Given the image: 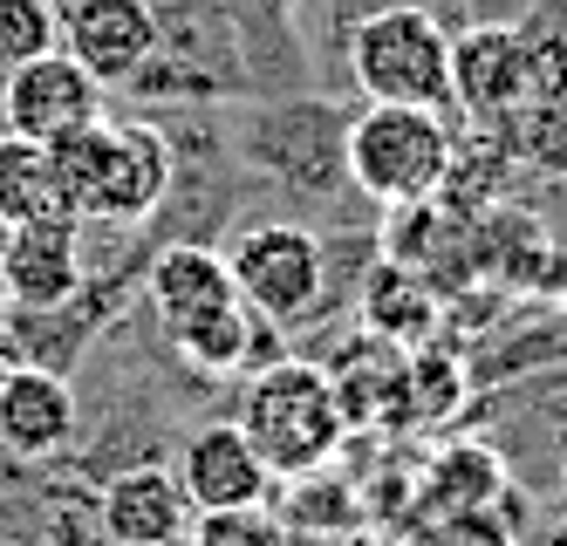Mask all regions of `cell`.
<instances>
[{"label":"cell","instance_id":"8fae6325","mask_svg":"<svg viewBox=\"0 0 567 546\" xmlns=\"http://www.w3.org/2000/svg\"><path fill=\"white\" fill-rule=\"evenodd\" d=\"M75 424H83V410H75V390L55 369L14 362L0 375V451L8 457H21V465L55 457V451L75 444Z\"/></svg>","mask_w":567,"mask_h":546},{"label":"cell","instance_id":"6da1fadb","mask_svg":"<svg viewBox=\"0 0 567 546\" xmlns=\"http://www.w3.org/2000/svg\"><path fill=\"white\" fill-rule=\"evenodd\" d=\"M233 424L247 431V444L267 457L274 478H315L349 444L329 362H308V356H274L267 369H254Z\"/></svg>","mask_w":567,"mask_h":546},{"label":"cell","instance_id":"e0dca14e","mask_svg":"<svg viewBox=\"0 0 567 546\" xmlns=\"http://www.w3.org/2000/svg\"><path fill=\"white\" fill-rule=\"evenodd\" d=\"M513 151L534 164V172L567 178V90H554V96H526V103H519Z\"/></svg>","mask_w":567,"mask_h":546},{"label":"cell","instance_id":"484cf974","mask_svg":"<svg viewBox=\"0 0 567 546\" xmlns=\"http://www.w3.org/2000/svg\"><path fill=\"white\" fill-rule=\"evenodd\" d=\"M96 546H124V539H96Z\"/></svg>","mask_w":567,"mask_h":546},{"label":"cell","instance_id":"9c48e42d","mask_svg":"<svg viewBox=\"0 0 567 546\" xmlns=\"http://www.w3.org/2000/svg\"><path fill=\"white\" fill-rule=\"evenodd\" d=\"M62 49L83 62L103 90L144 75L157 55V8L151 0H69L62 8Z\"/></svg>","mask_w":567,"mask_h":546},{"label":"cell","instance_id":"603a6c76","mask_svg":"<svg viewBox=\"0 0 567 546\" xmlns=\"http://www.w3.org/2000/svg\"><path fill=\"white\" fill-rule=\"evenodd\" d=\"M560 485H567V444H560Z\"/></svg>","mask_w":567,"mask_h":546},{"label":"cell","instance_id":"d4e9b609","mask_svg":"<svg viewBox=\"0 0 567 546\" xmlns=\"http://www.w3.org/2000/svg\"><path fill=\"white\" fill-rule=\"evenodd\" d=\"M8 369H14V362H8V356H0V375H8Z\"/></svg>","mask_w":567,"mask_h":546},{"label":"cell","instance_id":"277c9868","mask_svg":"<svg viewBox=\"0 0 567 546\" xmlns=\"http://www.w3.org/2000/svg\"><path fill=\"white\" fill-rule=\"evenodd\" d=\"M349 75L370 103L452 110V28L431 8H377L349 28Z\"/></svg>","mask_w":567,"mask_h":546},{"label":"cell","instance_id":"d6986e66","mask_svg":"<svg viewBox=\"0 0 567 546\" xmlns=\"http://www.w3.org/2000/svg\"><path fill=\"white\" fill-rule=\"evenodd\" d=\"M192 546H295V533L267 506H247V513H198Z\"/></svg>","mask_w":567,"mask_h":546},{"label":"cell","instance_id":"7a4b0ae2","mask_svg":"<svg viewBox=\"0 0 567 546\" xmlns=\"http://www.w3.org/2000/svg\"><path fill=\"white\" fill-rule=\"evenodd\" d=\"M62 157V185H69V205L75 219H103V226H144L172 192V164L178 151L165 144V131L144 116L131 123H90L55 144Z\"/></svg>","mask_w":567,"mask_h":546},{"label":"cell","instance_id":"8992f818","mask_svg":"<svg viewBox=\"0 0 567 546\" xmlns=\"http://www.w3.org/2000/svg\"><path fill=\"white\" fill-rule=\"evenodd\" d=\"M0 116H8L14 137H34V144L55 151L62 137L103 123V82L69 49H49V55H34V62L0 75Z\"/></svg>","mask_w":567,"mask_h":546},{"label":"cell","instance_id":"2e32d148","mask_svg":"<svg viewBox=\"0 0 567 546\" xmlns=\"http://www.w3.org/2000/svg\"><path fill=\"white\" fill-rule=\"evenodd\" d=\"M42 219H75L69 185H62V157L34 137H0V233L14 226H42Z\"/></svg>","mask_w":567,"mask_h":546},{"label":"cell","instance_id":"3957f363","mask_svg":"<svg viewBox=\"0 0 567 546\" xmlns=\"http://www.w3.org/2000/svg\"><path fill=\"white\" fill-rule=\"evenodd\" d=\"M452 123L444 110H411V103H370L342 123V172L362 198L390 205H417L437 198L452 178Z\"/></svg>","mask_w":567,"mask_h":546},{"label":"cell","instance_id":"cb8c5ba5","mask_svg":"<svg viewBox=\"0 0 567 546\" xmlns=\"http://www.w3.org/2000/svg\"><path fill=\"white\" fill-rule=\"evenodd\" d=\"M554 328H560V342H567V315H560V321H554Z\"/></svg>","mask_w":567,"mask_h":546},{"label":"cell","instance_id":"52a82bcc","mask_svg":"<svg viewBox=\"0 0 567 546\" xmlns=\"http://www.w3.org/2000/svg\"><path fill=\"white\" fill-rule=\"evenodd\" d=\"M172 478H178L192 513H247V506H267V498H274L267 457L247 444V431H239L233 416H226V424H198L178 444Z\"/></svg>","mask_w":567,"mask_h":546},{"label":"cell","instance_id":"44dd1931","mask_svg":"<svg viewBox=\"0 0 567 546\" xmlns=\"http://www.w3.org/2000/svg\"><path fill=\"white\" fill-rule=\"evenodd\" d=\"M540 546H567V513H560V519H554V526L540 533Z\"/></svg>","mask_w":567,"mask_h":546},{"label":"cell","instance_id":"7402d4cb","mask_svg":"<svg viewBox=\"0 0 567 546\" xmlns=\"http://www.w3.org/2000/svg\"><path fill=\"white\" fill-rule=\"evenodd\" d=\"M14 315H21V308L8 301V293H0V342H8V328H14Z\"/></svg>","mask_w":567,"mask_h":546},{"label":"cell","instance_id":"ac0fdd59","mask_svg":"<svg viewBox=\"0 0 567 546\" xmlns=\"http://www.w3.org/2000/svg\"><path fill=\"white\" fill-rule=\"evenodd\" d=\"M62 49V8L55 0H0V75Z\"/></svg>","mask_w":567,"mask_h":546},{"label":"cell","instance_id":"ffe728a7","mask_svg":"<svg viewBox=\"0 0 567 546\" xmlns=\"http://www.w3.org/2000/svg\"><path fill=\"white\" fill-rule=\"evenodd\" d=\"M567 90V34H526V96Z\"/></svg>","mask_w":567,"mask_h":546},{"label":"cell","instance_id":"9a60e30c","mask_svg":"<svg viewBox=\"0 0 567 546\" xmlns=\"http://www.w3.org/2000/svg\"><path fill=\"white\" fill-rule=\"evenodd\" d=\"M267 328H274V321H260L247 301H226V308H213V315H198V321L172 328V349L185 356V369L226 383V375H254V369H267V362H260V356H267Z\"/></svg>","mask_w":567,"mask_h":546},{"label":"cell","instance_id":"7c38bea8","mask_svg":"<svg viewBox=\"0 0 567 546\" xmlns=\"http://www.w3.org/2000/svg\"><path fill=\"white\" fill-rule=\"evenodd\" d=\"M96 526H103V539H124V546H178L192 526V506L165 465H137L103 485Z\"/></svg>","mask_w":567,"mask_h":546},{"label":"cell","instance_id":"ba28073f","mask_svg":"<svg viewBox=\"0 0 567 546\" xmlns=\"http://www.w3.org/2000/svg\"><path fill=\"white\" fill-rule=\"evenodd\" d=\"M83 219H42L0 233V293L21 315H55L83 293Z\"/></svg>","mask_w":567,"mask_h":546},{"label":"cell","instance_id":"5b68a950","mask_svg":"<svg viewBox=\"0 0 567 546\" xmlns=\"http://www.w3.org/2000/svg\"><path fill=\"white\" fill-rule=\"evenodd\" d=\"M233 267V293L247 301L260 321L295 328L321 308V280H329V260H321V239L295 219H254L239 226L226 246Z\"/></svg>","mask_w":567,"mask_h":546},{"label":"cell","instance_id":"5bb4252c","mask_svg":"<svg viewBox=\"0 0 567 546\" xmlns=\"http://www.w3.org/2000/svg\"><path fill=\"white\" fill-rule=\"evenodd\" d=\"M355 315H362V334H377L390 349H424L437 334V287L417 274V267H396V260H377L370 280L355 293Z\"/></svg>","mask_w":567,"mask_h":546},{"label":"cell","instance_id":"30bf717a","mask_svg":"<svg viewBox=\"0 0 567 546\" xmlns=\"http://www.w3.org/2000/svg\"><path fill=\"white\" fill-rule=\"evenodd\" d=\"M526 103V28L478 21L452 34V110L493 123Z\"/></svg>","mask_w":567,"mask_h":546},{"label":"cell","instance_id":"4fadbf2b","mask_svg":"<svg viewBox=\"0 0 567 546\" xmlns=\"http://www.w3.org/2000/svg\"><path fill=\"white\" fill-rule=\"evenodd\" d=\"M144 301H151V315L165 321V334H172V328H185V321H198V315L239 301V293H233V267H226L219 246H172V254L151 260Z\"/></svg>","mask_w":567,"mask_h":546}]
</instances>
